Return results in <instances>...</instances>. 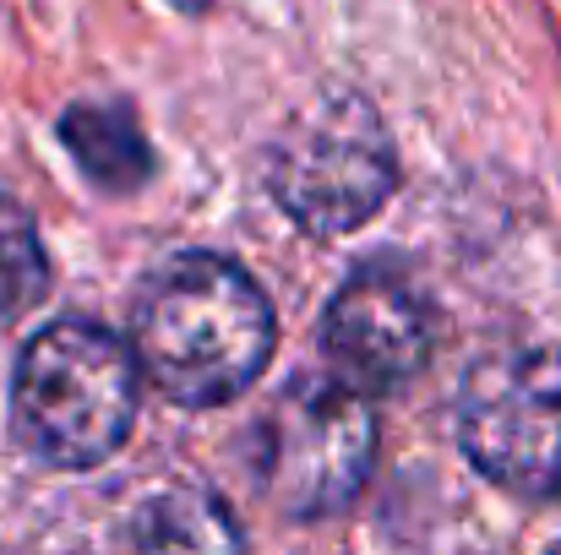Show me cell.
<instances>
[{"label":"cell","instance_id":"cell-4","mask_svg":"<svg viewBox=\"0 0 561 555\" xmlns=\"http://www.w3.org/2000/svg\"><path fill=\"white\" fill-rule=\"evenodd\" d=\"M376 463L371 397L333 375H295L256 419V485L284 518L344 512Z\"/></svg>","mask_w":561,"mask_h":555},{"label":"cell","instance_id":"cell-6","mask_svg":"<svg viewBox=\"0 0 561 555\" xmlns=\"http://www.w3.org/2000/svg\"><path fill=\"white\" fill-rule=\"evenodd\" d=\"M436 344L425 294L398 267H360L339 284L322 311V360L328 375L360 397L409 386Z\"/></svg>","mask_w":561,"mask_h":555},{"label":"cell","instance_id":"cell-10","mask_svg":"<svg viewBox=\"0 0 561 555\" xmlns=\"http://www.w3.org/2000/svg\"><path fill=\"white\" fill-rule=\"evenodd\" d=\"M175 5H186V11H202V5H207V0H175Z\"/></svg>","mask_w":561,"mask_h":555},{"label":"cell","instance_id":"cell-9","mask_svg":"<svg viewBox=\"0 0 561 555\" xmlns=\"http://www.w3.org/2000/svg\"><path fill=\"white\" fill-rule=\"evenodd\" d=\"M49 294V256L33 229V212L16 196H0V316H22Z\"/></svg>","mask_w":561,"mask_h":555},{"label":"cell","instance_id":"cell-1","mask_svg":"<svg viewBox=\"0 0 561 555\" xmlns=\"http://www.w3.org/2000/svg\"><path fill=\"white\" fill-rule=\"evenodd\" d=\"M131 338L142 375L170 403L218 408L267 370L273 305L240 262L186 251L148 278Z\"/></svg>","mask_w":561,"mask_h":555},{"label":"cell","instance_id":"cell-3","mask_svg":"<svg viewBox=\"0 0 561 555\" xmlns=\"http://www.w3.org/2000/svg\"><path fill=\"white\" fill-rule=\"evenodd\" d=\"M267 190L317 240L355 234L398 190V148L360 93L311 99L267 148Z\"/></svg>","mask_w":561,"mask_h":555},{"label":"cell","instance_id":"cell-2","mask_svg":"<svg viewBox=\"0 0 561 555\" xmlns=\"http://www.w3.org/2000/svg\"><path fill=\"white\" fill-rule=\"evenodd\" d=\"M142 366L126 338L99 322H49L16 360L11 425L49 469H99L137 425Z\"/></svg>","mask_w":561,"mask_h":555},{"label":"cell","instance_id":"cell-11","mask_svg":"<svg viewBox=\"0 0 561 555\" xmlns=\"http://www.w3.org/2000/svg\"><path fill=\"white\" fill-rule=\"evenodd\" d=\"M551 555H561V545H557V551H551Z\"/></svg>","mask_w":561,"mask_h":555},{"label":"cell","instance_id":"cell-8","mask_svg":"<svg viewBox=\"0 0 561 555\" xmlns=\"http://www.w3.org/2000/svg\"><path fill=\"white\" fill-rule=\"evenodd\" d=\"M142 555H245L229 507L207 490H164L137 518Z\"/></svg>","mask_w":561,"mask_h":555},{"label":"cell","instance_id":"cell-5","mask_svg":"<svg viewBox=\"0 0 561 555\" xmlns=\"http://www.w3.org/2000/svg\"><path fill=\"white\" fill-rule=\"evenodd\" d=\"M463 458L518 501H561V349H496L458 397Z\"/></svg>","mask_w":561,"mask_h":555},{"label":"cell","instance_id":"cell-7","mask_svg":"<svg viewBox=\"0 0 561 555\" xmlns=\"http://www.w3.org/2000/svg\"><path fill=\"white\" fill-rule=\"evenodd\" d=\"M60 142L88 170V181L115 190V196L148 185V175H153L148 137L131 120V109H121V104H71L60 120Z\"/></svg>","mask_w":561,"mask_h":555}]
</instances>
